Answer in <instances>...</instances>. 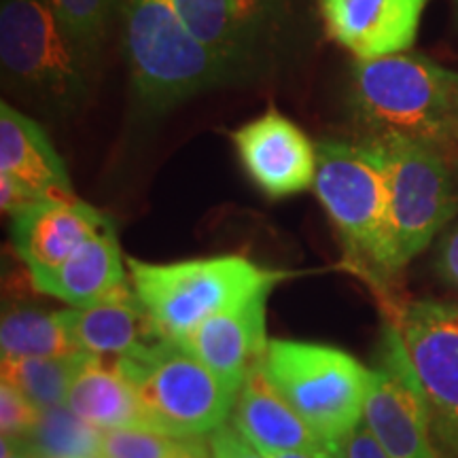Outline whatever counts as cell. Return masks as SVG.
<instances>
[{
    "label": "cell",
    "instance_id": "cell-33",
    "mask_svg": "<svg viewBox=\"0 0 458 458\" xmlns=\"http://www.w3.org/2000/svg\"><path fill=\"white\" fill-rule=\"evenodd\" d=\"M246 3H249L250 4V7H257V4H259V3H263V0H246Z\"/></svg>",
    "mask_w": 458,
    "mask_h": 458
},
{
    "label": "cell",
    "instance_id": "cell-5",
    "mask_svg": "<svg viewBox=\"0 0 458 458\" xmlns=\"http://www.w3.org/2000/svg\"><path fill=\"white\" fill-rule=\"evenodd\" d=\"M123 49L131 85L151 108L213 88L232 66L199 41L165 0H123Z\"/></svg>",
    "mask_w": 458,
    "mask_h": 458
},
{
    "label": "cell",
    "instance_id": "cell-10",
    "mask_svg": "<svg viewBox=\"0 0 458 458\" xmlns=\"http://www.w3.org/2000/svg\"><path fill=\"white\" fill-rule=\"evenodd\" d=\"M363 420L391 458H442L427 394L397 327L388 323L369 368Z\"/></svg>",
    "mask_w": 458,
    "mask_h": 458
},
{
    "label": "cell",
    "instance_id": "cell-9",
    "mask_svg": "<svg viewBox=\"0 0 458 458\" xmlns=\"http://www.w3.org/2000/svg\"><path fill=\"white\" fill-rule=\"evenodd\" d=\"M431 411L433 442L442 458H458V303H397L393 318Z\"/></svg>",
    "mask_w": 458,
    "mask_h": 458
},
{
    "label": "cell",
    "instance_id": "cell-25",
    "mask_svg": "<svg viewBox=\"0 0 458 458\" xmlns=\"http://www.w3.org/2000/svg\"><path fill=\"white\" fill-rule=\"evenodd\" d=\"M45 3L91 55H98L117 0H45Z\"/></svg>",
    "mask_w": 458,
    "mask_h": 458
},
{
    "label": "cell",
    "instance_id": "cell-6",
    "mask_svg": "<svg viewBox=\"0 0 458 458\" xmlns=\"http://www.w3.org/2000/svg\"><path fill=\"white\" fill-rule=\"evenodd\" d=\"M263 374L329 448L363 420L369 368L340 348L270 340Z\"/></svg>",
    "mask_w": 458,
    "mask_h": 458
},
{
    "label": "cell",
    "instance_id": "cell-15",
    "mask_svg": "<svg viewBox=\"0 0 458 458\" xmlns=\"http://www.w3.org/2000/svg\"><path fill=\"white\" fill-rule=\"evenodd\" d=\"M0 174L38 199L77 198L64 159L57 156L49 136L9 102L0 105Z\"/></svg>",
    "mask_w": 458,
    "mask_h": 458
},
{
    "label": "cell",
    "instance_id": "cell-3",
    "mask_svg": "<svg viewBox=\"0 0 458 458\" xmlns=\"http://www.w3.org/2000/svg\"><path fill=\"white\" fill-rule=\"evenodd\" d=\"M130 283L164 340L179 344L189 331L236 303L289 276L267 270L242 255H219L174 263H151L130 257Z\"/></svg>",
    "mask_w": 458,
    "mask_h": 458
},
{
    "label": "cell",
    "instance_id": "cell-34",
    "mask_svg": "<svg viewBox=\"0 0 458 458\" xmlns=\"http://www.w3.org/2000/svg\"><path fill=\"white\" fill-rule=\"evenodd\" d=\"M94 458H108V456H106V454H96Z\"/></svg>",
    "mask_w": 458,
    "mask_h": 458
},
{
    "label": "cell",
    "instance_id": "cell-24",
    "mask_svg": "<svg viewBox=\"0 0 458 458\" xmlns=\"http://www.w3.org/2000/svg\"><path fill=\"white\" fill-rule=\"evenodd\" d=\"M204 437H176L151 427H125L102 435V454L108 458H208Z\"/></svg>",
    "mask_w": 458,
    "mask_h": 458
},
{
    "label": "cell",
    "instance_id": "cell-26",
    "mask_svg": "<svg viewBox=\"0 0 458 458\" xmlns=\"http://www.w3.org/2000/svg\"><path fill=\"white\" fill-rule=\"evenodd\" d=\"M41 411L20 388L9 382L0 385V431L3 437L26 439L37 427Z\"/></svg>",
    "mask_w": 458,
    "mask_h": 458
},
{
    "label": "cell",
    "instance_id": "cell-16",
    "mask_svg": "<svg viewBox=\"0 0 458 458\" xmlns=\"http://www.w3.org/2000/svg\"><path fill=\"white\" fill-rule=\"evenodd\" d=\"M71 323L81 351L94 357L131 359L164 340L134 286L94 306L71 308Z\"/></svg>",
    "mask_w": 458,
    "mask_h": 458
},
{
    "label": "cell",
    "instance_id": "cell-20",
    "mask_svg": "<svg viewBox=\"0 0 458 458\" xmlns=\"http://www.w3.org/2000/svg\"><path fill=\"white\" fill-rule=\"evenodd\" d=\"M0 351L3 359L68 357L83 352L72 331L71 310L7 306L0 320Z\"/></svg>",
    "mask_w": 458,
    "mask_h": 458
},
{
    "label": "cell",
    "instance_id": "cell-12",
    "mask_svg": "<svg viewBox=\"0 0 458 458\" xmlns=\"http://www.w3.org/2000/svg\"><path fill=\"white\" fill-rule=\"evenodd\" d=\"M11 219V242L30 280L57 270L88 240L113 225L100 210L77 198L38 199Z\"/></svg>",
    "mask_w": 458,
    "mask_h": 458
},
{
    "label": "cell",
    "instance_id": "cell-11",
    "mask_svg": "<svg viewBox=\"0 0 458 458\" xmlns=\"http://www.w3.org/2000/svg\"><path fill=\"white\" fill-rule=\"evenodd\" d=\"M249 179L274 199L314 187L318 151L310 136L276 108H267L232 131Z\"/></svg>",
    "mask_w": 458,
    "mask_h": 458
},
{
    "label": "cell",
    "instance_id": "cell-29",
    "mask_svg": "<svg viewBox=\"0 0 458 458\" xmlns=\"http://www.w3.org/2000/svg\"><path fill=\"white\" fill-rule=\"evenodd\" d=\"M34 202H38L37 196H32L28 189L17 185L13 179H9V176L0 174V204H3L4 215L15 216Z\"/></svg>",
    "mask_w": 458,
    "mask_h": 458
},
{
    "label": "cell",
    "instance_id": "cell-30",
    "mask_svg": "<svg viewBox=\"0 0 458 458\" xmlns=\"http://www.w3.org/2000/svg\"><path fill=\"white\" fill-rule=\"evenodd\" d=\"M437 272L458 286V225L445 233L437 250Z\"/></svg>",
    "mask_w": 458,
    "mask_h": 458
},
{
    "label": "cell",
    "instance_id": "cell-27",
    "mask_svg": "<svg viewBox=\"0 0 458 458\" xmlns=\"http://www.w3.org/2000/svg\"><path fill=\"white\" fill-rule=\"evenodd\" d=\"M331 452L335 458H391L365 425V420H360L351 433L344 435Z\"/></svg>",
    "mask_w": 458,
    "mask_h": 458
},
{
    "label": "cell",
    "instance_id": "cell-17",
    "mask_svg": "<svg viewBox=\"0 0 458 458\" xmlns=\"http://www.w3.org/2000/svg\"><path fill=\"white\" fill-rule=\"evenodd\" d=\"M233 427L255 445L261 454L274 452L331 450L308 422L291 408L270 385L263 365L246 377L240 388Z\"/></svg>",
    "mask_w": 458,
    "mask_h": 458
},
{
    "label": "cell",
    "instance_id": "cell-4",
    "mask_svg": "<svg viewBox=\"0 0 458 458\" xmlns=\"http://www.w3.org/2000/svg\"><path fill=\"white\" fill-rule=\"evenodd\" d=\"M0 64L13 88L47 111H79L91 94L94 55L45 0H3Z\"/></svg>",
    "mask_w": 458,
    "mask_h": 458
},
{
    "label": "cell",
    "instance_id": "cell-32",
    "mask_svg": "<svg viewBox=\"0 0 458 458\" xmlns=\"http://www.w3.org/2000/svg\"><path fill=\"white\" fill-rule=\"evenodd\" d=\"M267 458H335L331 450H303V452H274Z\"/></svg>",
    "mask_w": 458,
    "mask_h": 458
},
{
    "label": "cell",
    "instance_id": "cell-1",
    "mask_svg": "<svg viewBox=\"0 0 458 458\" xmlns=\"http://www.w3.org/2000/svg\"><path fill=\"white\" fill-rule=\"evenodd\" d=\"M314 191L340 233L352 270L374 289L386 291L394 276L391 253V179L388 157L376 136L323 140Z\"/></svg>",
    "mask_w": 458,
    "mask_h": 458
},
{
    "label": "cell",
    "instance_id": "cell-7",
    "mask_svg": "<svg viewBox=\"0 0 458 458\" xmlns=\"http://www.w3.org/2000/svg\"><path fill=\"white\" fill-rule=\"evenodd\" d=\"M117 365L134 388L145 427L176 437H204L225 425L236 408L240 391L176 342L162 340Z\"/></svg>",
    "mask_w": 458,
    "mask_h": 458
},
{
    "label": "cell",
    "instance_id": "cell-31",
    "mask_svg": "<svg viewBox=\"0 0 458 458\" xmlns=\"http://www.w3.org/2000/svg\"><path fill=\"white\" fill-rule=\"evenodd\" d=\"M0 458H38L26 439H9L3 437V452Z\"/></svg>",
    "mask_w": 458,
    "mask_h": 458
},
{
    "label": "cell",
    "instance_id": "cell-8",
    "mask_svg": "<svg viewBox=\"0 0 458 458\" xmlns=\"http://www.w3.org/2000/svg\"><path fill=\"white\" fill-rule=\"evenodd\" d=\"M388 157L391 253L399 274L448 225L458 210L444 148L405 136H376Z\"/></svg>",
    "mask_w": 458,
    "mask_h": 458
},
{
    "label": "cell",
    "instance_id": "cell-28",
    "mask_svg": "<svg viewBox=\"0 0 458 458\" xmlns=\"http://www.w3.org/2000/svg\"><path fill=\"white\" fill-rule=\"evenodd\" d=\"M210 458H267L236 427L223 425L208 435Z\"/></svg>",
    "mask_w": 458,
    "mask_h": 458
},
{
    "label": "cell",
    "instance_id": "cell-18",
    "mask_svg": "<svg viewBox=\"0 0 458 458\" xmlns=\"http://www.w3.org/2000/svg\"><path fill=\"white\" fill-rule=\"evenodd\" d=\"M128 276L117 233L111 225L88 240L57 270L32 278V284L68 306L88 308L131 289Z\"/></svg>",
    "mask_w": 458,
    "mask_h": 458
},
{
    "label": "cell",
    "instance_id": "cell-13",
    "mask_svg": "<svg viewBox=\"0 0 458 458\" xmlns=\"http://www.w3.org/2000/svg\"><path fill=\"white\" fill-rule=\"evenodd\" d=\"M327 34L357 62L405 54L428 0H318Z\"/></svg>",
    "mask_w": 458,
    "mask_h": 458
},
{
    "label": "cell",
    "instance_id": "cell-22",
    "mask_svg": "<svg viewBox=\"0 0 458 458\" xmlns=\"http://www.w3.org/2000/svg\"><path fill=\"white\" fill-rule=\"evenodd\" d=\"M89 352L68 357H26L3 359V382L20 388L38 410L66 403L68 388L79 374Z\"/></svg>",
    "mask_w": 458,
    "mask_h": 458
},
{
    "label": "cell",
    "instance_id": "cell-35",
    "mask_svg": "<svg viewBox=\"0 0 458 458\" xmlns=\"http://www.w3.org/2000/svg\"><path fill=\"white\" fill-rule=\"evenodd\" d=\"M456 3H458V0H456Z\"/></svg>",
    "mask_w": 458,
    "mask_h": 458
},
{
    "label": "cell",
    "instance_id": "cell-21",
    "mask_svg": "<svg viewBox=\"0 0 458 458\" xmlns=\"http://www.w3.org/2000/svg\"><path fill=\"white\" fill-rule=\"evenodd\" d=\"M182 24L229 64L242 55L253 13L246 0H165Z\"/></svg>",
    "mask_w": 458,
    "mask_h": 458
},
{
    "label": "cell",
    "instance_id": "cell-14",
    "mask_svg": "<svg viewBox=\"0 0 458 458\" xmlns=\"http://www.w3.org/2000/svg\"><path fill=\"white\" fill-rule=\"evenodd\" d=\"M267 295L270 291H261L206 318L179 344L225 385L240 391L246 377L263 365L270 344L266 337Z\"/></svg>",
    "mask_w": 458,
    "mask_h": 458
},
{
    "label": "cell",
    "instance_id": "cell-23",
    "mask_svg": "<svg viewBox=\"0 0 458 458\" xmlns=\"http://www.w3.org/2000/svg\"><path fill=\"white\" fill-rule=\"evenodd\" d=\"M102 435L66 405H57L41 411L26 442L38 458H94L102 454Z\"/></svg>",
    "mask_w": 458,
    "mask_h": 458
},
{
    "label": "cell",
    "instance_id": "cell-2",
    "mask_svg": "<svg viewBox=\"0 0 458 458\" xmlns=\"http://www.w3.org/2000/svg\"><path fill=\"white\" fill-rule=\"evenodd\" d=\"M351 108L369 136L458 145V72L422 54L354 62Z\"/></svg>",
    "mask_w": 458,
    "mask_h": 458
},
{
    "label": "cell",
    "instance_id": "cell-19",
    "mask_svg": "<svg viewBox=\"0 0 458 458\" xmlns=\"http://www.w3.org/2000/svg\"><path fill=\"white\" fill-rule=\"evenodd\" d=\"M64 405L102 433L125 427H145L134 388L114 359L89 354L68 388Z\"/></svg>",
    "mask_w": 458,
    "mask_h": 458
}]
</instances>
